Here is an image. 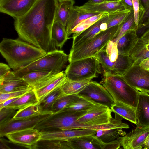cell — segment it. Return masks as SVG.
Instances as JSON below:
<instances>
[{
    "mask_svg": "<svg viewBox=\"0 0 149 149\" xmlns=\"http://www.w3.org/2000/svg\"><path fill=\"white\" fill-rule=\"evenodd\" d=\"M58 0H37L24 15L14 19L19 38L47 53L56 49L51 32Z\"/></svg>",
    "mask_w": 149,
    "mask_h": 149,
    "instance_id": "1",
    "label": "cell"
},
{
    "mask_svg": "<svg viewBox=\"0 0 149 149\" xmlns=\"http://www.w3.org/2000/svg\"><path fill=\"white\" fill-rule=\"evenodd\" d=\"M0 52L13 71L26 67L47 53L19 38H3L0 43Z\"/></svg>",
    "mask_w": 149,
    "mask_h": 149,
    "instance_id": "2",
    "label": "cell"
},
{
    "mask_svg": "<svg viewBox=\"0 0 149 149\" xmlns=\"http://www.w3.org/2000/svg\"><path fill=\"white\" fill-rule=\"evenodd\" d=\"M103 76L102 84L111 94L114 102L123 103L136 110L139 91L128 84L123 76L104 72Z\"/></svg>",
    "mask_w": 149,
    "mask_h": 149,
    "instance_id": "3",
    "label": "cell"
},
{
    "mask_svg": "<svg viewBox=\"0 0 149 149\" xmlns=\"http://www.w3.org/2000/svg\"><path fill=\"white\" fill-rule=\"evenodd\" d=\"M118 25L102 31L86 42L71 48L68 55L69 63L74 61L95 56L104 49L108 42L111 40L117 32Z\"/></svg>",
    "mask_w": 149,
    "mask_h": 149,
    "instance_id": "4",
    "label": "cell"
},
{
    "mask_svg": "<svg viewBox=\"0 0 149 149\" xmlns=\"http://www.w3.org/2000/svg\"><path fill=\"white\" fill-rule=\"evenodd\" d=\"M68 55L57 49L50 51L26 67L13 71L21 77L26 73L36 71H48L58 73L68 61Z\"/></svg>",
    "mask_w": 149,
    "mask_h": 149,
    "instance_id": "5",
    "label": "cell"
},
{
    "mask_svg": "<svg viewBox=\"0 0 149 149\" xmlns=\"http://www.w3.org/2000/svg\"><path fill=\"white\" fill-rule=\"evenodd\" d=\"M101 72V65L95 56L72 61L65 72L67 79L71 81L92 79L97 77Z\"/></svg>",
    "mask_w": 149,
    "mask_h": 149,
    "instance_id": "6",
    "label": "cell"
},
{
    "mask_svg": "<svg viewBox=\"0 0 149 149\" xmlns=\"http://www.w3.org/2000/svg\"><path fill=\"white\" fill-rule=\"evenodd\" d=\"M86 111H63L51 114L38 123L35 128L40 131L77 129L76 120Z\"/></svg>",
    "mask_w": 149,
    "mask_h": 149,
    "instance_id": "7",
    "label": "cell"
},
{
    "mask_svg": "<svg viewBox=\"0 0 149 149\" xmlns=\"http://www.w3.org/2000/svg\"><path fill=\"white\" fill-rule=\"evenodd\" d=\"M110 108L99 103H96L84 115L79 117L76 122L79 126H90L109 123L112 118Z\"/></svg>",
    "mask_w": 149,
    "mask_h": 149,
    "instance_id": "8",
    "label": "cell"
},
{
    "mask_svg": "<svg viewBox=\"0 0 149 149\" xmlns=\"http://www.w3.org/2000/svg\"><path fill=\"white\" fill-rule=\"evenodd\" d=\"M98 60L104 72L123 76L133 64L129 56L119 54L117 60L111 62L104 49L95 56Z\"/></svg>",
    "mask_w": 149,
    "mask_h": 149,
    "instance_id": "9",
    "label": "cell"
},
{
    "mask_svg": "<svg viewBox=\"0 0 149 149\" xmlns=\"http://www.w3.org/2000/svg\"><path fill=\"white\" fill-rule=\"evenodd\" d=\"M126 82L136 90L149 93V71L133 64L123 74Z\"/></svg>",
    "mask_w": 149,
    "mask_h": 149,
    "instance_id": "10",
    "label": "cell"
},
{
    "mask_svg": "<svg viewBox=\"0 0 149 149\" xmlns=\"http://www.w3.org/2000/svg\"><path fill=\"white\" fill-rule=\"evenodd\" d=\"M52 114L42 113L34 116L15 120L13 119L0 125V137H3L9 133L30 128H35L40 122Z\"/></svg>",
    "mask_w": 149,
    "mask_h": 149,
    "instance_id": "11",
    "label": "cell"
},
{
    "mask_svg": "<svg viewBox=\"0 0 149 149\" xmlns=\"http://www.w3.org/2000/svg\"><path fill=\"white\" fill-rule=\"evenodd\" d=\"M90 98L96 103L111 108L114 103L112 96L106 88L100 83L91 80L78 94Z\"/></svg>",
    "mask_w": 149,
    "mask_h": 149,
    "instance_id": "12",
    "label": "cell"
},
{
    "mask_svg": "<svg viewBox=\"0 0 149 149\" xmlns=\"http://www.w3.org/2000/svg\"><path fill=\"white\" fill-rule=\"evenodd\" d=\"M41 136L40 131L35 128H30L9 133L6 136L10 141L26 149H35Z\"/></svg>",
    "mask_w": 149,
    "mask_h": 149,
    "instance_id": "13",
    "label": "cell"
},
{
    "mask_svg": "<svg viewBox=\"0 0 149 149\" xmlns=\"http://www.w3.org/2000/svg\"><path fill=\"white\" fill-rule=\"evenodd\" d=\"M37 0H0V12L14 19L26 14Z\"/></svg>",
    "mask_w": 149,
    "mask_h": 149,
    "instance_id": "14",
    "label": "cell"
},
{
    "mask_svg": "<svg viewBox=\"0 0 149 149\" xmlns=\"http://www.w3.org/2000/svg\"><path fill=\"white\" fill-rule=\"evenodd\" d=\"M149 136V129L136 128L129 132L117 139L124 149H142Z\"/></svg>",
    "mask_w": 149,
    "mask_h": 149,
    "instance_id": "15",
    "label": "cell"
},
{
    "mask_svg": "<svg viewBox=\"0 0 149 149\" xmlns=\"http://www.w3.org/2000/svg\"><path fill=\"white\" fill-rule=\"evenodd\" d=\"M40 140H59L68 141L75 137L95 135L97 130L86 129L57 130L41 131Z\"/></svg>",
    "mask_w": 149,
    "mask_h": 149,
    "instance_id": "16",
    "label": "cell"
},
{
    "mask_svg": "<svg viewBox=\"0 0 149 149\" xmlns=\"http://www.w3.org/2000/svg\"><path fill=\"white\" fill-rule=\"evenodd\" d=\"M135 112L136 127L149 129V94L148 93L139 91Z\"/></svg>",
    "mask_w": 149,
    "mask_h": 149,
    "instance_id": "17",
    "label": "cell"
},
{
    "mask_svg": "<svg viewBox=\"0 0 149 149\" xmlns=\"http://www.w3.org/2000/svg\"><path fill=\"white\" fill-rule=\"evenodd\" d=\"M108 14L100 19L76 36L72 37L73 42L72 48L86 42L102 31L107 29L105 22L108 19Z\"/></svg>",
    "mask_w": 149,
    "mask_h": 149,
    "instance_id": "18",
    "label": "cell"
},
{
    "mask_svg": "<svg viewBox=\"0 0 149 149\" xmlns=\"http://www.w3.org/2000/svg\"><path fill=\"white\" fill-rule=\"evenodd\" d=\"M22 78L10 71L0 80V93H6L19 91L31 87Z\"/></svg>",
    "mask_w": 149,
    "mask_h": 149,
    "instance_id": "19",
    "label": "cell"
},
{
    "mask_svg": "<svg viewBox=\"0 0 149 149\" xmlns=\"http://www.w3.org/2000/svg\"><path fill=\"white\" fill-rule=\"evenodd\" d=\"M77 7L83 10L100 13H111L116 11L126 10L120 0L116 1H105L99 3L88 2Z\"/></svg>",
    "mask_w": 149,
    "mask_h": 149,
    "instance_id": "20",
    "label": "cell"
},
{
    "mask_svg": "<svg viewBox=\"0 0 149 149\" xmlns=\"http://www.w3.org/2000/svg\"><path fill=\"white\" fill-rule=\"evenodd\" d=\"M139 39L136 30H129L116 43L118 54L129 56L136 45Z\"/></svg>",
    "mask_w": 149,
    "mask_h": 149,
    "instance_id": "21",
    "label": "cell"
},
{
    "mask_svg": "<svg viewBox=\"0 0 149 149\" xmlns=\"http://www.w3.org/2000/svg\"><path fill=\"white\" fill-rule=\"evenodd\" d=\"M68 141L72 149H102L103 143L95 135L73 138Z\"/></svg>",
    "mask_w": 149,
    "mask_h": 149,
    "instance_id": "22",
    "label": "cell"
},
{
    "mask_svg": "<svg viewBox=\"0 0 149 149\" xmlns=\"http://www.w3.org/2000/svg\"><path fill=\"white\" fill-rule=\"evenodd\" d=\"M100 13L86 11L79 8L77 6H74L69 16L66 29L69 37L71 34L72 30L78 25L85 19Z\"/></svg>",
    "mask_w": 149,
    "mask_h": 149,
    "instance_id": "23",
    "label": "cell"
},
{
    "mask_svg": "<svg viewBox=\"0 0 149 149\" xmlns=\"http://www.w3.org/2000/svg\"><path fill=\"white\" fill-rule=\"evenodd\" d=\"M39 102L36 92L32 88L6 107L19 110L31 105L38 104Z\"/></svg>",
    "mask_w": 149,
    "mask_h": 149,
    "instance_id": "24",
    "label": "cell"
},
{
    "mask_svg": "<svg viewBox=\"0 0 149 149\" xmlns=\"http://www.w3.org/2000/svg\"><path fill=\"white\" fill-rule=\"evenodd\" d=\"M75 3L74 0H58L55 21L58 22L66 26Z\"/></svg>",
    "mask_w": 149,
    "mask_h": 149,
    "instance_id": "25",
    "label": "cell"
},
{
    "mask_svg": "<svg viewBox=\"0 0 149 149\" xmlns=\"http://www.w3.org/2000/svg\"><path fill=\"white\" fill-rule=\"evenodd\" d=\"M129 56L133 64L139 65L143 60L149 58V43L145 42L139 38Z\"/></svg>",
    "mask_w": 149,
    "mask_h": 149,
    "instance_id": "26",
    "label": "cell"
},
{
    "mask_svg": "<svg viewBox=\"0 0 149 149\" xmlns=\"http://www.w3.org/2000/svg\"><path fill=\"white\" fill-rule=\"evenodd\" d=\"M65 72L62 71L54 80L44 86L36 90V92L39 102L48 94L56 88L62 86L66 79Z\"/></svg>",
    "mask_w": 149,
    "mask_h": 149,
    "instance_id": "27",
    "label": "cell"
},
{
    "mask_svg": "<svg viewBox=\"0 0 149 149\" xmlns=\"http://www.w3.org/2000/svg\"><path fill=\"white\" fill-rule=\"evenodd\" d=\"M51 36L56 47L61 49L69 39L65 26L61 23L55 21L51 32Z\"/></svg>",
    "mask_w": 149,
    "mask_h": 149,
    "instance_id": "28",
    "label": "cell"
},
{
    "mask_svg": "<svg viewBox=\"0 0 149 149\" xmlns=\"http://www.w3.org/2000/svg\"><path fill=\"white\" fill-rule=\"evenodd\" d=\"M112 112L117 113L123 118L136 124L135 109L123 103L114 102L110 108Z\"/></svg>",
    "mask_w": 149,
    "mask_h": 149,
    "instance_id": "29",
    "label": "cell"
},
{
    "mask_svg": "<svg viewBox=\"0 0 149 149\" xmlns=\"http://www.w3.org/2000/svg\"><path fill=\"white\" fill-rule=\"evenodd\" d=\"M61 86L58 87L46 95L39 102L41 113H51L53 106L57 99L63 94Z\"/></svg>",
    "mask_w": 149,
    "mask_h": 149,
    "instance_id": "30",
    "label": "cell"
},
{
    "mask_svg": "<svg viewBox=\"0 0 149 149\" xmlns=\"http://www.w3.org/2000/svg\"><path fill=\"white\" fill-rule=\"evenodd\" d=\"M92 79L80 81H71L66 79L61 86L63 95L78 94L87 85Z\"/></svg>",
    "mask_w": 149,
    "mask_h": 149,
    "instance_id": "31",
    "label": "cell"
},
{
    "mask_svg": "<svg viewBox=\"0 0 149 149\" xmlns=\"http://www.w3.org/2000/svg\"><path fill=\"white\" fill-rule=\"evenodd\" d=\"M79 95V97L77 99L60 112L65 111H87L96 103L87 97Z\"/></svg>",
    "mask_w": 149,
    "mask_h": 149,
    "instance_id": "32",
    "label": "cell"
},
{
    "mask_svg": "<svg viewBox=\"0 0 149 149\" xmlns=\"http://www.w3.org/2000/svg\"><path fill=\"white\" fill-rule=\"evenodd\" d=\"M115 114V117L111 118L110 121L107 123L90 126H80L78 129H86L94 130H108L113 128L128 129L129 127L126 123H123V118L118 114Z\"/></svg>",
    "mask_w": 149,
    "mask_h": 149,
    "instance_id": "33",
    "label": "cell"
},
{
    "mask_svg": "<svg viewBox=\"0 0 149 149\" xmlns=\"http://www.w3.org/2000/svg\"><path fill=\"white\" fill-rule=\"evenodd\" d=\"M130 29L136 31L137 29L135 22L133 10L130 11L127 18L119 25L118 29L111 40L117 43L120 38Z\"/></svg>",
    "mask_w": 149,
    "mask_h": 149,
    "instance_id": "34",
    "label": "cell"
},
{
    "mask_svg": "<svg viewBox=\"0 0 149 149\" xmlns=\"http://www.w3.org/2000/svg\"><path fill=\"white\" fill-rule=\"evenodd\" d=\"M126 132L122 129L113 128L97 130L95 134L96 137L103 143H108L117 139L120 135L124 136Z\"/></svg>",
    "mask_w": 149,
    "mask_h": 149,
    "instance_id": "35",
    "label": "cell"
},
{
    "mask_svg": "<svg viewBox=\"0 0 149 149\" xmlns=\"http://www.w3.org/2000/svg\"><path fill=\"white\" fill-rule=\"evenodd\" d=\"M72 149L68 141L59 140H40L35 149Z\"/></svg>",
    "mask_w": 149,
    "mask_h": 149,
    "instance_id": "36",
    "label": "cell"
},
{
    "mask_svg": "<svg viewBox=\"0 0 149 149\" xmlns=\"http://www.w3.org/2000/svg\"><path fill=\"white\" fill-rule=\"evenodd\" d=\"M79 97L78 94L61 95L54 104L51 111L52 114L59 112L77 99Z\"/></svg>",
    "mask_w": 149,
    "mask_h": 149,
    "instance_id": "37",
    "label": "cell"
},
{
    "mask_svg": "<svg viewBox=\"0 0 149 149\" xmlns=\"http://www.w3.org/2000/svg\"><path fill=\"white\" fill-rule=\"evenodd\" d=\"M130 12L128 10H125L108 13L105 23L107 29L119 25L127 18Z\"/></svg>",
    "mask_w": 149,
    "mask_h": 149,
    "instance_id": "38",
    "label": "cell"
},
{
    "mask_svg": "<svg viewBox=\"0 0 149 149\" xmlns=\"http://www.w3.org/2000/svg\"><path fill=\"white\" fill-rule=\"evenodd\" d=\"M41 113V109L38 104L29 106L18 110L13 119L17 120L31 118Z\"/></svg>",
    "mask_w": 149,
    "mask_h": 149,
    "instance_id": "39",
    "label": "cell"
},
{
    "mask_svg": "<svg viewBox=\"0 0 149 149\" xmlns=\"http://www.w3.org/2000/svg\"><path fill=\"white\" fill-rule=\"evenodd\" d=\"M52 73H56L48 71H36L26 73L22 78L32 88L44 77Z\"/></svg>",
    "mask_w": 149,
    "mask_h": 149,
    "instance_id": "40",
    "label": "cell"
},
{
    "mask_svg": "<svg viewBox=\"0 0 149 149\" xmlns=\"http://www.w3.org/2000/svg\"><path fill=\"white\" fill-rule=\"evenodd\" d=\"M18 110L6 107L0 109V125L13 119Z\"/></svg>",
    "mask_w": 149,
    "mask_h": 149,
    "instance_id": "41",
    "label": "cell"
},
{
    "mask_svg": "<svg viewBox=\"0 0 149 149\" xmlns=\"http://www.w3.org/2000/svg\"><path fill=\"white\" fill-rule=\"evenodd\" d=\"M105 50L111 62H114L117 60L119 54L116 43L110 40L107 44Z\"/></svg>",
    "mask_w": 149,
    "mask_h": 149,
    "instance_id": "42",
    "label": "cell"
},
{
    "mask_svg": "<svg viewBox=\"0 0 149 149\" xmlns=\"http://www.w3.org/2000/svg\"><path fill=\"white\" fill-rule=\"evenodd\" d=\"M32 88L31 87L19 91L6 93H0V103L10 99L19 97Z\"/></svg>",
    "mask_w": 149,
    "mask_h": 149,
    "instance_id": "43",
    "label": "cell"
},
{
    "mask_svg": "<svg viewBox=\"0 0 149 149\" xmlns=\"http://www.w3.org/2000/svg\"><path fill=\"white\" fill-rule=\"evenodd\" d=\"M149 23V5L139 13L138 29Z\"/></svg>",
    "mask_w": 149,
    "mask_h": 149,
    "instance_id": "44",
    "label": "cell"
},
{
    "mask_svg": "<svg viewBox=\"0 0 149 149\" xmlns=\"http://www.w3.org/2000/svg\"><path fill=\"white\" fill-rule=\"evenodd\" d=\"M132 1L134 20L136 27L138 29L139 13L143 11L144 9L141 6L139 0H132Z\"/></svg>",
    "mask_w": 149,
    "mask_h": 149,
    "instance_id": "45",
    "label": "cell"
},
{
    "mask_svg": "<svg viewBox=\"0 0 149 149\" xmlns=\"http://www.w3.org/2000/svg\"><path fill=\"white\" fill-rule=\"evenodd\" d=\"M108 14V13H102L92 16L85 19L77 25H91Z\"/></svg>",
    "mask_w": 149,
    "mask_h": 149,
    "instance_id": "46",
    "label": "cell"
},
{
    "mask_svg": "<svg viewBox=\"0 0 149 149\" xmlns=\"http://www.w3.org/2000/svg\"><path fill=\"white\" fill-rule=\"evenodd\" d=\"M121 146L120 144L118 139L111 141L103 143L102 149H118Z\"/></svg>",
    "mask_w": 149,
    "mask_h": 149,
    "instance_id": "47",
    "label": "cell"
},
{
    "mask_svg": "<svg viewBox=\"0 0 149 149\" xmlns=\"http://www.w3.org/2000/svg\"><path fill=\"white\" fill-rule=\"evenodd\" d=\"M10 67L2 63H0V80L3 79L10 71Z\"/></svg>",
    "mask_w": 149,
    "mask_h": 149,
    "instance_id": "48",
    "label": "cell"
},
{
    "mask_svg": "<svg viewBox=\"0 0 149 149\" xmlns=\"http://www.w3.org/2000/svg\"><path fill=\"white\" fill-rule=\"evenodd\" d=\"M126 10L130 11L133 10L132 0H120Z\"/></svg>",
    "mask_w": 149,
    "mask_h": 149,
    "instance_id": "49",
    "label": "cell"
},
{
    "mask_svg": "<svg viewBox=\"0 0 149 149\" xmlns=\"http://www.w3.org/2000/svg\"><path fill=\"white\" fill-rule=\"evenodd\" d=\"M139 65L142 68L147 70H149V58L143 60L140 63Z\"/></svg>",
    "mask_w": 149,
    "mask_h": 149,
    "instance_id": "50",
    "label": "cell"
},
{
    "mask_svg": "<svg viewBox=\"0 0 149 149\" xmlns=\"http://www.w3.org/2000/svg\"><path fill=\"white\" fill-rule=\"evenodd\" d=\"M139 38L143 42L149 43V29L144 32Z\"/></svg>",
    "mask_w": 149,
    "mask_h": 149,
    "instance_id": "51",
    "label": "cell"
},
{
    "mask_svg": "<svg viewBox=\"0 0 149 149\" xmlns=\"http://www.w3.org/2000/svg\"><path fill=\"white\" fill-rule=\"evenodd\" d=\"M18 97L12 98L8 99L5 101L0 103V109L5 107L15 100Z\"/></svg>",
    "mask_w": 149,
    "mask_h": 149,
    "instance_id": "52",
    "label": "cell"
},
{
    "mask_svg": "<svg viewBox=\"0 0 149 149\" xmlns=\"http://www.w3.org/2000/svg\"><path fill=\"white\" fill-rule=\"evenodd\" d=\"M149 29V23L143 27L137 30V35H140L141 36L146 31Z\"/></svg>",
    "mask_w": 149,
    "mask_h": 149,
    "instance_id": "53",
    "label": "cell"
},
{
    "mask_svg": "<svg viewBox=\"0 0 149 149\" xmlns=\"http://www.w3.org/2000/svg\"><path fill=\"white\" fill-rule=\"evenodd\" d=\"M140 3L143 8L144 9H145L149 5V0H139Z\"/></svg>",
    "mask_w": 149,
    "mask_h": 149,
    "instance_id": "54",
    "label": "cell"
},
{
    "mask_svg": "<svg viewBox=\"0 0 149 149\" xmlns=\"http://www.w3.org/2000/svg\"><path fill=\"white\" fill-rule=\"evenodd\" d=\"M105 0H88V2L90 3H99L105 2Z\"/></svg>",
    "mask_w": 149,
    "mask_h": 149,
    "instance_id": "55",
    "label": "cell"
},
{
    "mask_svg": "<svg viewBox=\"0 0 149 149\" xmlns=\"http://www.w3.org/2000/svg\"><path fill=\"white\" fill-rule=\"evenodd\" d=\"M143 149H149V136L146 140Z\"/></svg>",
    "mask_w": 149,
    "mask_h": 149,
    "instance_id": "56",
    "label": "cell"
},
{
    "mask_svg": "<svg viewBox=\"0 0 149 149\" xmlns=\"http://www.w3.org/2000/svg\"><path fill=\"white\" fill-rule=\"evenodd\" d=\"M120 0H105L106 1L109 2V1H119Z\"/></svg>",
    "mask_w": 149,
    "mask_h": 149,
    "instance_id": "57",
    "label": "cell"
},
{
    "mask_svg": "<svg viewBox=\"0 0 149 149\" xmlns=\"http://www.w3.org/2000/svg\"><path fill=\"white\" fill-rule=\"evenodd\" d=\"M148 70L149 71V70Z\"/></svg>",
    "mask_w": 149,
    "mask_h": 149,
    "instance_id": "58",
    "label": "cell"
}]
</instances>
